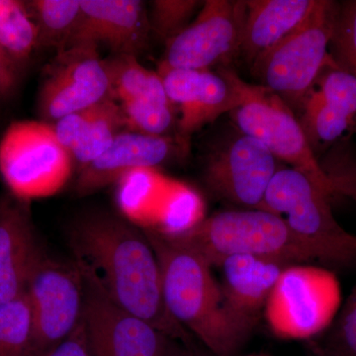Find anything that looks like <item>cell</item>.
I'll list each match as a JSON object with an SVG mask.
<instances>
[{
	"label": "cell",
	"instance_id": "27",
	"mask_svg": "<svg viewBox=\"0 0 356 356\" xmlns=\"http://www.w3.org/2000/svg\"><path fill=\"white\" fill-rule=\"evenodd\" d=\"M0 356H35L34 325L26 294L0 303Z\"/></svg>",
	"mask_w": 356,
	"mask_h": 356
},
{
	"label": "cell",
	"instance_id": "29",
	"mask_svg": "<svg viewBox=\"0 0 356 356\" xmlns=\"http://www.w3.org/2000/svg\"><path fill=\"white\" fill-rule=\"evenodd\" d=\"M128 128L151 136H166L175 126V105L170 102H125L120 103Z\"/></svg>",
	"mask_w": 356,
	"mask_h": 356
},
{
	"label": "cell",
	"instance_id": "12",
	"mask_svg": "<svg viewBox=\"0 0 356 356\" xmlns=\"http://www.w3.org/2000/svg\"><path fill=\"white\" fill-rule=\"evenodd\" d=\"M98 47L81 44L57 53L44 69L38 95L40 117L53 124L67 115L113 98L106 63Z\"/></svg>",
	"mask_w": 356,
	"mask_h": 356
},
{
	"label": "cell",
	"instance_id": "16",
	"mask_svg": "<svg viewBox=\"0 0 356 356\" xmlns=\"http://www.w3.org/2000/svg\"><path fill=\"white\" fill-rule=\"evenodd\" d=\"M177 149L184 147L178 140L168 136L124 131L102 156L79 170L74 185L77 195L88 196L109 184H117L133 170L156 168L172 158Z\"/></svg>",
	"mask_w": 356,
	"mask_h": 356
},
{
	"label": "cell",
	"instance_id": "30",
	"mask_svg": "<svg viewBox=\"0 0 356 356\" xmlns=\"http://www.w3.org/2000/svg\"><path fill=\"white\" fill-rule=\"evenodd\" d=\"M202 2L197 0H154L151 2L149 14L151 30L168 43L185 28L196 11L200 10Z\"/></svg>",
	"mask_w": 356,
	"mask_h": 356
},
{
	"label": "cell",
	"instance_id": "34",
	"mask_svg": "<svg viewBox=\"0 0 356 356\" xmlns=\"http://www.w3.org/2000/svg\"><path fill=\"white\" fill-rule=\"evenodd\" d=\"M177 356H199L196 355V353L192 351V348H186V350H182L181 353Z\"/></svg>",
	"mask_w": 356,
	"mask_h": 356
},
{
	"label": "cell",
	"instance_id": "19",
	"mask_svg": "<svg viewBox=\"0 0 356 356\" xmlns=\"http://www.w3.org/2000/svg\"><path fill=\"white\" fill-rule=\"evenodd\" d=\"M53 125L58 140L81 170L102 156L128 128L120 103L114 98L67 115Z\"/></svg>",
	"mask_w": 356,
	"mask_h": 356
},
{
	"label": "cell",
	"instance_id": "32",
	"mask_svg": "<svg viewBox=\"0 0 356 356\" xmlns=\"http://www.w3.org/2000/svg\"><path fill=\"white\" fill-rule=\"evenodd\" d=\"M42 356H92L83 320L69 337Z\"/></svg>",
	"mask_w": 356,
	"mask_h": 356
},
{
	"label": "cell",
	"instance_id": "33",
	"mask_svg": "<svg viewBox=\"0 0 356 356\" xmlns=\"http://www.w3.org/2000/svg\"><path fill=\"white\" fill-rule=\"evenodd\" d=\"M17 67L0 51V99L13 92L18 81Z\"/></svg>",
	"mask_w": 356,
	"mask_h": 356
},
{
	"label": "cell",
	"instance_id": "23",
	"mask_svg": "<svg viewBox=\"0 0 356 356\" xmlns=\"http://www.w3.org/2000/svg\"><path fill=\"white\" fill-rule=\"evenodd\" d=\"M25 2L36 25L38 46L56 49L57 53L69 48L83 19L81 0Z\"/></svg>",
	"mask_w": 356,
	"mask_h": 356
},
{
	"label": "cell",
	"instance_id": "14",
	"mask_svg": "<svg viewBox=\"0 0 356 356\" xmlns=\"http://www.w3.org/2000/svg\"><path fill=\"white\" fill-rule=\"evenodd\" d=\"M156 72L170 102L179 106L177 140L184 149L193 134L222 115L231 113L242 103L240 76L228 67L214 72L173 69L159 63Z\"/></svg>",
	"mask_w": 356,
	"mask_h": 356
},
{
	"label": "cell",
	"instance_id": "6",
	"mask_svg": "<svg viewBox=\"0 0 356 356\" xmlns=\"http://www.w3.org/2000/svg\"><path fill=\"white\" fill-rule=\"evenodd\" d=\"M74 161L44 121L13 122L0 140V173L14 197H50L69 181Z\"/></svg>",
	"mask_w": 356,
	"mask_h": 356
},
{
	"label": "cell",
	"instance_id": "22",
	"mask_svg": "<svg viewBox=\"0 0 356 356\" xmlns=\"http://www.w3.org/2000/svg\"><path fill=\"white\" fill-rule=\"evenodd\" d=\"M172 179L156 168H139L120 178L117 198L131 222H140L152 228Z\"/></svg>",
	"mask_w": 356,
	"mask_h": 356
},
{
	"label": "cell",
	"instance_id": "8",
	"mask_svg": "<svg viewBox=\"0 0 356 356\" xmlns=\"http://www.w3.org/2000/svg\"><path fill=\"white\" fill-rule=\"evenodd\" d=\"M341 303L337 276L323 267L283 269L264 307L267 325L283 339H313L331 325Z\"/></svg>",
	"mask_w": 356,
	"mask_h": 356
},
{
	"label": "cell",
	"instance_id": "7",
	"mask_svg": "<svg viewBox=\"0 0 356 356\" xmlns=\"http://www.w3.org/2000/svg\"><path fill=\"white\" fill-rule=\"evenodd\" d=\"M242 103L231 112L238 131L255 138L293 170L303 173L325 193H339L336 184L323 168L293 109L261 84L238 77Z\"/></svg>",
	"mask_w": 356,
	"mask_h": 356
},
{
	"label": "cell",
	"instance_id": "11",
	"mask_svg": "<svg viewBox=\"0 0 356 356\" xmlns=\"http://www.w3.org/2000/svg\"><path fill=\"white\" fill-rule=\"evenodd\" d=\"M247 4L207 0L195 19L166 43L161 64L173 69L211 70L240 56Z\"/></svg>",
	"mask_w": 356,
	"mask_h": 356
},
{
	"label": "cell",
	"instance_id": "24",
	"mask_svg": "<svg viewBox=\"0 0 356 356\" xmlns=\"http://www.w3.org/2000/svg\"><path fill=\"white\" fill-rule=\"evenodd\" d=\"M116 102H170L158 72L147 70L132 56H113L105 60Z\"/></svg>",
	"mask_w": 356,
	"mask_h": 356
},
{
	"label": "cell",
	"instance_id": "28",
	"mask_svg": "<svg viewBox=\"0 0 356 356\" xmlns=\"http://www.w3.org/2000/svg\"><path fill=\"white\" fill-rule=\"evenodd\" d=\"M318 337L310 344L312 353L320 356H356V286L334 322Z\"/></svg>",
	"mask_w": 356,
	"mask_h": 356
},
{
	"label": "cell",
	"instance_id": "1",
	"mask_svg": "<svg viewBox=\"0 0 356 356\" xmlns=\"http://www.w3.org/2000/svg\"><path fill=\"white\" fill-rule=\"evenodd\" d=\"M67 238L76 261L93 271L121 308L192 348L191 334L166 309L159 259L144 229L97 211L74 220Z\"/></svg>",
	"mask_w": 356,
	"mask_h": 356
},
{
	"label": "cell",
	"instance_id": "10",
	"mask_svg": "<svg viewBox=\"0 0 356 356\" xmlns=\"http://www.w3.org/2000/svg\"><path fill=\"white\" fill-rule=\"evenodd\" d=\"M25 294L31 307L35 356H42L69 337L83 320V280L79 264L60 261L44 250Z\"/></svg>",
	"mask_w": 356,
	"mask_h": 356
},
{
	"label": "cell",
	"instance_id": "18",
	"mask_svg": "<svg viewBox=\"0 0 356 356\" xmlns=\"http://www.w3.org/2000/svg\"><path fill=\"white\" fill-rule=\"evenodd\" d=\"M282 262L236 255L222 262V295L227 306L243 325L254 330L283 269Z\"/></svg>",
	"mask_w": 356,
	"mask_h": 356
},
{
	"label": "cell",
	"instance_id": "15",
	"mask_svg": "<svg viewBox=\"0 0 356 356\" xmlns=\"http://www.w3.org/2000/svg\"><path fill=\"white\" fill-rule=\"evenodd\" d=\"M81 4L83 19L70 47L103 44L114 56L136 58L146 50L152 30L144 2L81 0Z\"/></svg>",
	"mask_w": 356,
	"mask_h": 356
},
{
	"label": "cell",
	"instance_id": "26",
	"mask_svg": "<svg viewBox=\"0 0 356 356\" xmlns=\"http://www.w3.org/2000/svg\"><path fill=\"white\" fill-rule=\"evenodd\" d=\"M205 204L198 192L173 180L159 207L152 229L165 235H177L202 221ZM147 229V228H146Z\"/></svg>",
	"mask_w": 356,
	"mask_h": 356
},
{
	"label": "cell",
	"instance_id": "35",
	"mask_svg": "<svg viewBox=\"0 0 356 356\" xmlns=\"http://www.w3.org/2000/svg\"><path fill=\"white\" fill-rule=\"evenodd\" d=\"M310 356H320V355H318L317 353H312V351H310Z\"/></svg>",
	"mask_w": 356,
	"mask_h": 356
},
{
	"label": "cell",
	"instance_id": "2",
	"mask_svg": "<svg viewBox=\"0 0 356 356\" xmlns=\"http://www.w3.org/2000/svg\"><path fill=\"white\" fill-rule=\"evenodd\" d=\"M159 259L163 301L173 320L215 356H234L252 330L232 313L212 266L163 234L144 228Z\"/></svg>",
	"mask_w": 356,
	"mask_h": 356
},
{
	"label": "cell",
	"instance_id": "9",
	"mask_svg": "<svg viewBox=\"0 0 356 356\" xmlns=\"http://www.w3.org/2000/svg\"><path fill=\"white\" fill-rule=\"evenodd\" d=\"M83 324L92 356H177L173 339L121 308L93 271L81 262Z\"/></svg>",
	"mask_w": 356,
	"mask_h": 356
},
{
	"label": "cell",
	"instance_id": "17",
	"mask_svg": "<svg viewBox=\"0 0 356 356\" xmlns=\"http://www.w3.org/2000/svg\"><path fill=\"white\" fill-rule=\"evenodd\" d=\"M28 202L0 197V303L23 296L33 269L43 254Z\"/></svg>",
	"mask_w": 356,
	"mask_h": 356
},
{
	"label": "cell",
	"instance_id": "25",
	"mask_svg": "<svg viewBox=\"0 0 356 356\" xmlns=\"http://www.w3.org/2000/svg\"><path fill=\"white\" fill-rule=\"evenodd\" d=\"M38 46V32L25 1L0 0V51L19 70Z\"/></svg>",
	"mask_w": 356,
	"mask_h": 356
},
{
	"label": "cell",
	"instance_id": "21",
	"mask_svg": "<svg viewBox=\"0 0 356 356\" xmlns=\"http://www.w3.org/2000/svg\"><path fill=\"white\" fill-rule=\"evenodd\" d=\"M309 108L327 130L350 132L356 126V76L336 65L325 67L309 98Z\"/></svg>",
	"mask_w": 356,
	"mask_h": 356
},
{
	"label": "cell",
	"instance_id": "5",
	"mask_svg": "<svg viewBox=\"0 0 356 356\" xmlns=\"http://www.w3.org/2000/svg\"><path fill=\"white\" fill-rule=\"evenodd\" d=\"M339 3L317 0L306 20L257 60L250 69L261 86L301 111L321 72L336 65L330 54Z\"/></svg>",
	"mask_w": 356,
	"mask_h": 356
},
{
	"label": "cell",
	"instance_id": "4",
	"mask_svg": "<svg viewBox=\"0 0 356 356\" xmlns=\"http://www.w3.org/2000/svg\"><path fill=\"white\" fill-rule=\"evenodd\" d=\"M332 197L303 173L280 168L267 189L262 209L282 218L314 261L356 266V236L343 229L332 210Z\"/></svg>",
	"mask_w": 356,
	"mask_h": 356
},
{
	"label": "cell",
	"instance_id": "13",
	"mask_svg": "<svg viewBox=\"0 0 356 356\" xmlns=\"http://www.w3.org/2000/svg\"><path fill=\"white\" fill-rule=\"evenodd\" d=\"M277 161L259 140L238 131L211 149L204 170L206 184L243 209H262L269 184L280 170Z\"/></svg>",
	"mask_w": 356,
	"mask_h": 356
},
{
	"label": "cell",
	"instance_id": "20",
	"mask_svg": "<svg viewBox=\"0 0 356 356\" xmlns=\"http://www.w3.org/2000/svg\"><path fill=\"white\" fill-rule=\"evenodd\" d=\"M317 0H247L240 56L250 67L301 25Z\"/></svg>",
	"mask_w": 356,
	"mask_h": 356
},
{
	"label": "cell",
	"instance_id": "31",
	"mask_svg": "<svg viewBox=\"0 0 356 356\" xmlns=\"http://www.w3.org/2000/svg\"><path fill=\"white\" fill-rule=\"evenodd\" d=\"M330 54L337 67L356 76V0L339 3Z\"/></svg>",
	"mask_w": 356,
	"mask_h": 356
},
{
	"label": "cell",
	"instance_id": "3",
	"mask_svg": "<svg viewBox=\"0 0 356 356\" xmlns=\"http://www.w3.org/2000/svg\"><path fill=\"white\" fill-rule=\"evenodd\" d=\"M165 236L212 267L236 255H252L287 266L314 261L282 218L264 209L224 211L204 218L184 233Z\"/></svg>",
	"mask_w": 356,
	"mask_h": 356
}]
</instances>
